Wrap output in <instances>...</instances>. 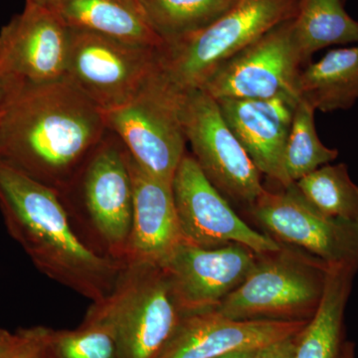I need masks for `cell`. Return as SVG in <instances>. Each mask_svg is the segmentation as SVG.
Listing matches in <instances>:
<instances>
[{"label": "cell", "mask_w": 358, "mask_h": 358, "mask_svg": "<svg viewBox=\"0 0 358 358\" xmlns=\"http://www.w3.org/2000/svg\"><path fill=\"white\" fill-rule=\"evenodd\" d=\"M109 129L65 79L24 84L0 115V160L60 193Z\"/></svg>", "instance_id": "1"}, {"label": "cell", "mask_w": 358, "mask_h": 358, "mask_svg": "<svg viewBox=\"0 0 358 358\" xmlns=\"http://www.w3.org/2000/svg\"><path fill=\"white\" fill-rule=\"evenodd\" d=\"M0 211L7 232L42 274L92 303L114 292L126 264L90 248L58 193L2 160Z\"/></svg>", "instance_id": "2"}, {"label": "cell", "mask_w": 358, "mask_h": 358, "mask_svg": "<svg viewBox=\"0 0 358 358\" xmlns=\"http://www.w3.org/2000/svg\"><path fill=\"white\" fill-rule=\"evenodd\" d=\"M58 194L85 243L100 255L126 264L134 192L128 150L121 140L108 131Z\"/></svg>", "instance_id": "3"}, {"label": "cell", "mask_w": 358, "mask_h": 358, "mask_svg": "<svg viewBox=\"0 0 358 358\" xmlns=\"http://www.w3.org/2000/svg\"><path fill=\"white\" fill-rule=\"evenodd\" d=\"M300 0H236L210 25L157 50L164 76L182 93L203 88L223 63L266 33L294 20Z\"/></svg>", "instance_id": "4"}, {"label": "cell", "mask_w": 358, "mask_h": 358, "mask_svg": "<svg viewBox=\"0 0 358 358\" xmlns=\"http://www.w3.org/2000/svg\"><path fill=\"white\" fill-rule=\"evenodd\" d=\"M329 268L307 252L281 244L257 253L245 281L213 310L236 320H310L324 296Z\"/></svg>", "instance_id": "5"}, {"label": "cell", "mask_w": 358, "mask_h": 358, "mask_svg": "<svg viewBox=\"0 0 358 358\" xmlns=\"http://www.w3.org/2000/svg\"><path fill=\"white\" fill-rule=\"evenodd\" d=\"M119 358H157L185 313L166 273L152 263H127L119 282L98 301Z\"/></svg>", "instance_id": "6"}, {"label": "cell", "mask_w": 358, "mask_h": 358, "mask_svg": "<svg viewBox=\"0 0 358 358\" xmlns=\"http://www.w3.org/2000/svg\"><path fill=\"white\" fill-rule=\"evenodd\" d=\"M185 96L164 76L157 61L134 98L103 112L108 129L121 140L136 164L169 183L186 154Z\"/></svg>", "instance_id": "7"}, {"label": "cell", "mask_w": 358, "mask_h": 358, "mask_svg": "<svg viewBox=\"0 0 358 358\" xmlns=\"http://www.w3.org/2000/svg\"><path fill=\"white\" fill-rule=\"evenodd\" d=\"M159 48L70 28L64 79L102 112H109L138 94L157 65Z\"/></svg>", "instance_id": "8"}, {"label": "cell", "mask_w": 358, "mask_h": 358, "mask_svg": "<svg viewBox=\"0 0 358 358\" xmlns=\"http://www.w3.org/2000/svg\"><path fill=\"white\" fill-rule=\"evenodd\" d=\"M182 122L192 157L226 199L249 207L266 188L260 171L224 120L217 101L204 90L185 93Z\"/></svg>", "instance_id": "9"}, {"label": "cell", "mask_w": 358, "mask_h": 358, "mask_svg": "<svg viewBox=\"0 0 358 358\" xmlns=\"http://www.w3.org/2000/svg\"><path fill=\"white\" fill-rule=\"evenodd\" d=\"M307 65L294 20L287 21L223 63L202 90L216 101L299 99V79Z\"/></svg>", "instance_id": "10"}, {"label": "cell", "mask_w": 358, "mask_h": 358, "mask_svg": "<svg viewBox=\"0 0 358 358\" xmlns=\"http://www.w3.org/2000/svg\"><path fill=\"white\" fill-rule=\"evenodd\" d=\"M263 233L280 244L303 250L327 265L358 268V225L317 210L293 183L266 189L249 207Z\"/></svg>", "instance_id": "11"}, {"label": "cell", "mask_w": 358, "mask_h": 358, "mask_svg": "<svg viewBox=\"0 0 358 358\" xmlns=\"http://www.w3.org/2000/svg\"><path fill=\"white\" fill-rule=\"evenodd\" d=\"M171 190L185 241L202 248L238 243L256 253L275 251L281 246L242 220L187 152L174 173Z\"/></svg>", "instance_id": "12"}, {"label": "cell", "mask_w": 358, "mask_h": 358, "mask_svg": "<svg viewBox=\"0 0 358 358\" xmlns=\"http://www.w3.org/2000/svg\"><path fill=\"white\" fill-rule=\"evenodd\" d=\"M70 28L54 8L26 0L0 30V73L23 84L64 79Z\"/></svg>", "instance_id": "13"}, {"label": "cell", "mask_w": 358, "mask_h": 358, "mask_svg": "<svg viewBox=\"0 0 358 358\" xmlns=\"http://www.w3.org/2000/svg\"><path fill=\"white\" fill-rule=\"evenodd\" d=\"M256 252L242 244L202 248L183 240L160 265L185 315L214 310L250 274Z\"/></svg>", "instance_id": "14"}, {"label": "cell", "mask_w": 358, "mask_h": 358, "mask_svg": "<svg viewBox=\"0 0 358 358\" xmlns=\"http://www.w3.org/2000/svg\"><path fill=\"white\" fill-rule=\"evenodd\" d=\"M308 320H236L215 310L185 315L157 358H217L259 350L300 333Z\"/></svg>", "instance_id": "15"}, {"label": "cell", "mask_w": 358, "mask_h": 358, "mask_svg": "<svg viewBox=\"0 0 358 358\" xmlns=\"http://www.w3.org/2000/svg\"><path fill=\"white\" fill-rule=\"evenodd\" d=\"M299 99L280 96L267 100L217 101L224 120L257 169L278 187L293 185L285 171L284 159Z\"/></svg>", "instance_id": "16"}, {"label": "cell", "mask_w": 358, "mask_h": 358, "mask_svg": "<svg viewBox=\"0 0 358 358\" xmlns=\"http://www.w3.org/2000/svg\"><path fill=\"white\" fill-rule=\"evenodd\" d=\"M134 207L126 264L162 265L183 241L171 183L143 171L128 152Z\"/></svg>", "instance_id": "17"}, {"label": "cell", "mask_w": 358, "mask_h": 358, "mask_svg": "<svg viewBox=\"0 0 358 358\" xmlns=\"http://www.w3.org/2000/svg\"><path fill=\"white\" fill-rule=\"evenodd\" d=\"M358 268L331 265L319 308L298 334L294 358H355L346 339L345 308Z\"/></svg>", "instance_id": "18"}, {"label": "cell", "mask_w": 358, "mask_h": 358, "mask_svg": "<svg viewBox=\"0 0 358 358\" xmlns=\"http://www.w3.org/2000/svg\"><path fill=\"white\" fill-rule=\"evenodd\" d=\"M53 8L69 28L140 46L164 45L138 0H59Z\"/></svg>", "instance_id": "19"}, {"label": "cell", "mask_w": 358, "mask_h": 358, "mask_svg": "<svg viewBox=\"0 0 358 358\" xmlns=\"http://www.w3.org/2000/svg\"><path fill=\"white\" fill-rule=\"evenodd\" d=\"M298 92L299 98L320 112L352 108L358 100V45L333 49L306 66Z\"/></svg>", "instance_id": "20"}, {"label": "cell", "mask_w": 358, "mask_h": 358, "mask_svg": "<svg viewBox=\"0 0 358 358\" xmlns=\"http://www.w3.org/2000/svg\"><path fill=\"white\" fill-rule=\"evenodd\" d=\"M294 33L306 63L327 47L358 43V21L345 9V0H300Z\"/></svg>", "instance_id": "21"}, {"label": "cell", "mask_w": 358, "mask_h": 358, "mask_svg": "<svg viewBox=\"0 0 358 358\" xmlns=\"http://www.w3.org/2000/svg\"><path fill=\"white\" fill-rule=\"evenodd\" d=\"M148 22L164 40L176 41L220 17L236 0H138Z\"/></svg>", "instance_id": "22"}, {"label": "cell", "mask_w": 358, "mask_h": 358, "mask_svg": "<svg viewBox=\"0 0 358 358\" xmlns=\"http://www.w3.org/2000/svg\"><path fill=\"white\" fill-rule=\"evenodd\" d=\"M294 185L317 210L358 225V185L345 164L320 166Z\"/></svg>", "instance_id": "23"}, {"label": "cell", "mask_w": 358, "mask_h": 358, "mask_svg": "<svg viewBox=\"0 0 358 358\" xmlns=\"http://www.w3.org/2000/svg\"><path fill=\"white\" fill-rule=\"evenodd\" d=\"M315 112L301 99L294 107L284 159L285 171L292 183L338 159V150L327 148L319 138L315 129Z\"/></svg>", "instance_id": "24"}, {"label": "cell", "mask_w": 358, "mask_h": 358, "mask_svg": "<svg viewBox=\"0 0 358 358\" xmlns=\"http://www.w3.org/2000/svg\"><path fill=\"white\" fill-rule=\"evenodd\" d=\"M51 358H119L114 334L102 308L92 303L75 329H50Z\"/></svg>", "instance_id": "25"}, {"label": "cell", "mask_w": 358, "mask_h": 358, "mask_svg": "<svg viewBox=\"0 0 358 358\" xmlns=\"http://www.w3.org/2000/svg\"><path fill=\"white\" fill-rule=\"evenodd\" d=\"M46 327H32L18 329V341L8 358H51L49 334Z\"/></svg>", "instance_id": "26"}, {"label": "cell", "mask_w": 358, "mask_h": 358, "mask_svg": "<svg viewBox=\"0 0 358 358\" xmlns=\"http://www.w3.org/2000/svg\"><path fill=\"white\" fill-rule=\"evenodd\" d=\"M298 334L259 348L256 358H294Z\"/></svg>", "instance_id": "27"}, {"label": "cell", "mask_w": 358, "mask_h": 358, "mask_svg": "<svg viewBox=\"0 0 358 358\" xmlns=\"http://www.w3.org/2000/svg\"><path fill=\"white\" fill-rule=\"evenodd\" d=\"M22 82L0 73V115L23 86Z\"/></svg>", "instance_id": "28"}, {"label": "cell", "mask_w": 358, "mask_h": 358, "mask_svg": "<svg viewBox=\"0 0 358 358\" xmlns=\"http://www.w3.org/2000/svg\"><path fill=\"white\" fill-rule=\"evenodd\" d=\"M17 341V333L13 334L7 329H0V358H8Z\"/></svg>", "instance_id": "29"}, {"label": "cell", "mask_w": 358, "mask_h": 358, "mask_svg": "<svg viewBox=\"0 0 358 358\" xmlns=\"http://www.w3.org/2000/svg\"><path fill=\"white\" fill-rule=\"evenodd\" d=\"M258 350H242V352H235L228 353L217 358H256Z\"/></svg>", "instance_id": "30"}, {"label": "cell", "mask_w": 358, "mask_h": 358, "mask_svg": "<svg viewBox=\"0 0 358 358\" xmlns=\"http://www.w3.org/2000/svg\"><path fill=\"white\" fill-rule=\"evenodd\" d=\"M30 1H34L36 2V3L42 4V6H49L53 8L59 0H30Z\"/></svg>", "instance_id": "31"}]
</instances>
